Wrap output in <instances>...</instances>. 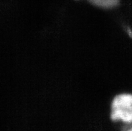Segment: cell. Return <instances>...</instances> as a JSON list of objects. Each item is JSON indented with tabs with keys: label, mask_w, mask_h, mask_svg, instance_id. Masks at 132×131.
Returning a JSON list of instances; mask_svg holds the SVG:
<instances>
[{
	"label": "cell",
	"mask_w": 132,
	"mask_h": 131,
	"mask_svg": "<svg viewBox=\"0 0 132 131\" xmlns=\"http://www.w3.org/2000/svg\"><path fill=\"white\" fill-rule=\"evenodd\" d=\"M111 118L114 121L132 123V94H123L116 96L111 104Z\"/></svg>",
	"instance_id": "cell-1"
},
{
	"label": "cell",
	"mask_w": 132,
	"mask_h": 131,
	"mask_svg": "<svg viewBox=\"0 0 132 131\" xmlns=\"http://www.w3.org/2000/svg\"><path fill=\"white\" fill-rule=\"evenodd\" d=\"M94 3L103 7L115 6L118 3L119 0H91Z\"/></svg>",
	"instance_id": "cell-2"
}]
</instances>
